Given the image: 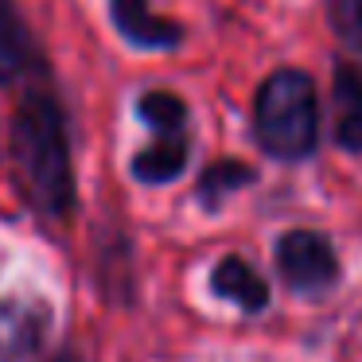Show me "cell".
Instances as JSON below:
<instances>
[{"label":"cell","mask_w":362,"mask_h":362,"mask_svg":"<svg viewBox=\"0 0 362 362\" xmlns=\"http://www.w3.org/2000/svg\"><path fill=\"white\" fill-rule=\"evenodd\" d=\"M253 141L265 156L300 164L320 144V94L308 71L276 66L253 94Z\"/></svg>","instance_id":"7a4b0ae2"},{"label":"cell","mask_w":362,"mask_h":362,"mask_svg":"<svg viewBox=\"0 0 362 362\" xmlns=\"http://www.w3.org/2000/svg\"><path fill=\"white\" fill-rule=\"evenodd\" d=\"M211 292L222 296V300H230V304H238L242 312H265L269 308L265 276H261L245 257H238V253H230V257H222L218 265H214Z\"/></svg>","instance_id":"9c48e42d"},{"label":"cell","mask_w":362,"mask_h":362,"mask_svg":"<svg viewBox=\"0 0 362 362\" xmlns=\"http://www.w3.org/2000/svg\"><path fill=\"white\" fill-rule=\"evenodd\" d=\"M276 273L300 296H323L339 281V257L335 245L320 230H288L276 238Z\"/></svg>","instance_id":"3957f363"},{"label":"cell","mask_w":362,"mask_h":362,"mask_svg":"<svg viewBox=\"0 0 362 362\" xmlns=\"http://www.w3.org/2000/svg\"><path fill=\"white\" fill-rule=\"evenodd\" d=\"M253 180H257V172H253L245 160H214V164H206L203 175H199L195 195H199V203H203L206 211H218L234 191L250 187Z\"/></svg>","instance_id":"30bf717a"},{"label":"cell","mask_w":362,"mask_h":362,"mask_svg":"<svg viewBox=\"0 0 362 362\" xmlns=\"http://www.w3.org/2000/svg\"><path fill=\"white\" fill-rule=\"evenodd\" d=\"M187 160H191L187 133H152V144H144V148L129 160V172H133L136 183L160 187V183L180 180Z\"/></svg>","instance_id":"52a82bcc"},{"label":"cell","mask_w":362,"mask_h":362,"mask_svg":"<svg viewBox=\"0 0 362 362\" xmlns=\"http://www.w3.org/2000/svg\"><path fill=\"white\" fill-rule=\"evenodd\" d=\"M43 51L12 0H0V90L24 78H40Z\"/></svg>","instance_id":"8992f818"},{"label":"cell","mask_w":362,"mask_h":362,"mask_svg":"<svg viewBox=\"0 0 362 362\" xmlns=\"http://www.w3.org/2000/svg\"><path fill=\"white\" fill-rule=\"evenodd\" d=\"M51 320H55V312H51L47 300L4 296L0 300V362L35 358L47 343Z\"/></svg>","instance_id":"277c9868"},{"label":"cell","mask_w":362,"mask_h":362,"mask_svg":"<svg viewBox=\"0 0 362 362\" xmlns=\"http://www.w3.org/2000/svg\"><path fill=\"white\" fill-rule=\"evenodd\" d=\"M331 98H335V144L343 152H362V66L358 63H335Z\"/></svg>","instance_id":"ba28073f"},{"label":"cell","mask_w":362,"mask_h":362,"mask_svg":"<svg viewBox=\"0 0 362 362\" xmlns=\"http://www.w3.org/2000/svg\"><path fill=\"white\" fill-rule=\"evenodd\" d=\"M136 117L152 129V133H187V102L175 90H144L136 98Z\"/></svg>","instance_id":"8fae6325"},{"label":"cell","mask_w":362,"mask_h":362,"mask_svg":"<svg viewBox=\"0 0 362 362\" xmlns=\"http://www.w3.org/2000/svg\"><path fill=\"white\" fill-rule=\"evenodd\" d=\"M110 20L121 32V40L141 51H175L187 40L180 20L160 16L152 0H110Z\"/></svg>","instance_id":"5b68a950"},{"label":"cell","mask_w":362,"mask_h":362,"mask_svg":"<svg viewBox=\"0 0 362 362\" xmlns=\"http://www.w3.org/2000/svg\"><path fill=\"white\" fill-rule=\"evenodd\" d=\"M327 28L346 51L362 55V0H323Z\"/></svg>","instance_id":"7c38bea8"},{"label":"cell","mask_w":362,"mask_h":362,"mask_svg":"<svg viewBox=\"0 0 362 362\" xmlns=\"http://www.w3.org/2000/svg\"><path fill=\"white\" fill-rule=\"evenodd\" d=\"M8 168L20 195L43 218H63L74 206V164L66 113L55 90L32 86L20 94L8 121Z\"/></svg>","instance_id":"6da1fadb"},{"label":"cell","mask_w":362,"mask_h":362,"mask_svg":"<svg viewBox=\"0 0 362 362\" xmlns=\"http://www.w3.org/2000/svg\"><path fill=\"white\" fill-rule=\"evenodd\" d=\"M51 362H82V358H78V354H74V351H63V354H55V358H51Z\"/></svg>","instance_id":"4fadbf2b"}]
</instances>
